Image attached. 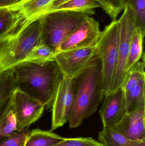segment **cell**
Instances as JSON below:
<instances>
[{
  "instance_id": "6da1fadb",
  "label": "cell",
  "mask_w": 145,
  "mask_h": 146,
  "mask_svg": "<svg viewBox=\"0 0 145 146\" xmlns=\"http://www.w3.org/2000/svg\"><path fill=\"white\" fill-rule=\"evenodd\" d=\"M73 104L68 122L70 128L80 127L98 110L105 97L102 64L98 56L73 78Z\"/></svg>"
},
{
  "instance_id": "7a4b0ae2",
  "label": "cell",
  "mask_w": 145,
  "mask_h": 146,
  "mask_svg": "<svg viewBox=\"0 0 145 146\" xmlns=\"http://www.w3.org/2000/svg\"><path fill=\"white\" fill-rule=\"evenodd\" d=\"M12 69L16 88L45 106L53 103L63 76L55 61L43 63L26 62Z\"/></svg>"
},
{
  "instance_id": "3957f363",
  "label": "cell",
  "mask_w": 145,
  "mask_h": 146,
  "mask_svg": "<svg viewBox=\"0 0 145 146\" xmlns=\"http://www.w3.org/2000/svg\"><path fill=\"white\" fill-rule=\"evenodd\" d=\"M42 18L26 21L0 37V75L21 63L41 43Z\"/></svg>"
},
{
  "instance_id": "277c9868",
  "label": "cell",
  "mask_w": 145,
  "mask_h": 146,
  "mask_svg": "<svg viewBox=\"0 0 145 146\" xmlns=\"http://www.w3.org/2000/svg\"><path fill=\"white\" fill-rule=\"evenodd\" d=\"M89 15L72 12H56L42 18L41 42L55 53Z\"/></svg>"
},
{
  "instance_id": "5b68a950",
  "label": "cell",
  "mask_w": 145,
  "mask_h": 146,
  "mask_svg": "<svg viewBox=\"0 0 145 146\" xmlns=\"http://www.w3.org/2000/svg\"><path fill=\"white\" fill-rule=\"evenodd\" d=\"M120 25L118 20H112L101 31L96 44L97 56L102 64L103 87L105 96L111 92L115 81L119 59Z\"/></svg>"
},
{
  "instance_id": "8992f818",
  "label": "cell",
  "mask_w": 145,
  "mask_h": 146,
  "mask_svg": "<svg viewBox=\"0 0 145 146\" xmlns=\"http://www.w3.org/2000/svg\"><path fill=\"white\" fill-rule=\"evenodd\" d=\"M118 66L111 92L121 87L126 76L125 68L134 31L137 25V15L133 3L126 0L121 17Z\"/></svg>"
},
{
  "instance_id": "52a82bcc",
  "label": "cell",
  "mask_w": 145,
  "mask_h": 146,
  "mask_svg": "<svg viewBox=\"0 0 145 146\" xmlns=\"http://www.w3.org/2000/svg\"><path fill=\"white\" fill-rule=\"evenodd\" d=\"M144 61H139L126 74L121 87L125 95L127 113L145 107Z\"/></svg>"
},
{
  "instance_id": "ba28073f",
  "label": "cell",
  "mask_w": 145,
  "mask_h": 146,
  "mask_svg": "<svg viewBox=\"0 0 145 146\" xmlns=\"http://www.w3.org/2000/svg\"><path fill=\"white\" fill-rule=\"evenodd\" d=\"M12 107L17 120V131H20L29 128L41 118L45 106L16 88L12 97Z\"/></svg>"
},
{
  "instance_id": "9c48e42d",
  "label": "cell",
  "mask_w": 145,
  "mask_h": 146,
  "mask_svg": "<svg viewBox=\"0 0 145 146\" xmlns=\"http://www.w3.org/2000/svg\"><path fill=\"white\" fill-rule=\"evenodd\" d=\"M97 55L96 45L56 53L55 61L63 76L73 78L85 69Z\"/></svg>"
},
{
  "instance_id": "30bf717a",
  "label": "cell",
  "mask_w": 145,
  "mask_h": 146,
  "mask_svg": "<svg viewBox=\"0 0 145 146\" xmlns=\"http://www.w3.org/2000/svg\"><path fill=\"white\" fill-rule=\"evenodd\" d=\"M73 78L63 76L57 89L52 107L51 131L68 121L73 104Z\"/></svg>"
},
{
  "instance_id": "8fae6325",
  "label": "cell",
  "mask_w": 145,
  "mask_h": 146,
  "mask_svg": "<svg viewBox=\"0 0 145 146\" xmlns=\"http://www.w3.org/2000/svg\"><path fill=\"white\" fill-rule=\"evenodd\" d=\"M101 33L99 21L88 16L80 27L61 44L58 52L94 46Z\"/></svg>"
},
{
  "instance_id": "7c38bea8",
  "label": "cell",
  "mask_w": 145,
  "mask_h": 146,
  "mask_svg": "<svg viewBox=\"0 0 145 146\" xmlns=\"http://www.w3.org/2000/svg\"><path fill=\"white\" fill-rule=\"evenodd\" d=\"M104 97L99 110L103 127L113 128L127 113L125 95L121 87Z\"/></svg>"
},
{
  "instance_id": "4fadbf2b",
  "label": "cell",
  "mask_w": 145,
  "mask_h": 146,
  "mask_svg": "<svg viewBox=\"0 0 145 146\" xmlns=\"http://www.w3.org/2000/svg\"><path fill=\"white\" fill-rule=\"evenodd\" d=\"M112 128L129 139H145V107L127 113Z\"/></svg>"
},
{
  "instance_id": "5bb4252c",
  "label": "cell",
  "mask_w": 145,
  "mask_h": 146,
  "mask_svg": "<svg viewBox=\"0 0 145 146\" xmlns=\"http://www.w3.org/2000/svg\"><path fill=\"white\" fill-rule=\"evenodd\" d=\"M56 0H24L10 9L19 11L27 20L42 18L48 14Z\"/></svg>"
},
{
  "instance_id": "9a60e30c",
  "label": "cell",
  "mask_w": 145,
  "mask_h": 146,
  "mask_svg": "<svg viewBox=\"0 0 145 146\" xmlns=\"http://www.w3.org/2000/svg\"><path fill=\"white\" fill-rule=\"evenodd\" d=\"M15 88L14 76L12 73L7 72L0 75V126L12 107V97Z\"/></svg>"
},
{
  "instance_id": "2e32d148",
  "label": "cell",
  "mask_w": 145,
  "mask_h": 146,
  "mask_svg": "<svg viewBox=\"0 0 145 146\" xmlns=\"http://www.w3.org/2000/svg\"><path fill=\"white\" fill-rule=\"evenodd\" d=\"M98 139L104 146H145V139H129L112 128H103L99 132Z\"/></svg>"
},
{
  "instance_id": "e0dca14e",
  "label": "cell",
  "mask_w": 145,
  "mask_h": 146,
  "mask_svg": "<svg viewBox=\"0 0 145 146\" xmlns=\"http://www.w3.org/2000/svg\"><path fill=\"white\" fill-rule=\"evenodd\" d=\"M145 35V32L140 27H136L133 33L126 63V75L133 68L143 56V43Z\"/></svg>"
},
{
  "instance_id": "ac0fdd59",
  "label": "cell",
  "mask_w": 145,
  "mask_h": 146,
  "mask_svg": "<svg viewBox=\"0 0 145 146\" xmlns=\"http://www.w3.org/2000/svg\"><path fill=\"white\" fill-rule=\"evenodd\" d=\"M64 138L51 130L46 131L39 128L30 131L24 146H53L64 140Z\"/></svg>"
},
{
  "instance_id": "d6986e66",
  "label": "cell",
  "mask_w": 145,
  "mask_h": 146,
  "mask_svg": "<svg viewBox=\"0 0 145 146\" xmlns=\"http://www.w3.org/2000/svg\"><path fill=\"white\" fill-rule=\"evenodd\" d=\"M98 8H100V6L94 0H71L61 6L52 9L48 13L56 12H72L91 16L96 14L95 9Z\"/></svg>"
},
{
  "instance_id": "ffe728a7",
  "label": "cell",
  "mask_w": 145,
  "mask_h": 146,
  "mask_svg": "<svg viewBox=\"0 0 145 146\" xmlns=\"http://www.w3.org/2000/svg\"><path fill=\"white\" fill-rule=\"evenodd\" d=\"M27 21L18 10L0 8V37Z\"/></svg>"
},
{
  "instance_id": "44dd1931",
  "label": "cell",
  "mask_w": 145,
  "mask_h": 146,
  "mask_svg": "<svg viewBox=\"0 0 145 146\" xmlns=\"http://www.w3.org/2000/svg\"><path fill=\"white\" fill-rule=\"evenodd\" d=\"M56 54L41 42L33 48L22 62H28L43 63L55 61Z\"/></svg>"
},
{
  "instance_id": "7402d4cb",
  "label": "cell",
  "mask_w": 145,
  "mask_h": 146,
  "mask_svg": "<svg viewBox=\"0 0 145 146\" xmlns=\"http://www.w3.org/2000/svg\"><path fill=\"white\" fill-rule=\"evenodd\" d=\"M100 6L112 20L117 19L123 11L126 0H94Z\"/></svg>"
},
{
  "instance_id": "603a6c76",
  "label": "cell",
  "mask_w": 145,
  "mask_h": 146,
  "mask_svg": "<svg viewBox=\"0 0 145 146\" xmlns=\"http://www.w3.org/2000/svg\"><path fill=\"white\" fill-rule=\"evenodd\" d=\"M17 129V120L11 107L7 112L0 126V140L11 135Z\"/></svg>"
},
{
  "instance_id": "cb8c5ba5",
  "label": "cell",
  "mask_w": 145,
  "mask_h": 146,
  "mask_svg": "<svg viewBox=\"0 0 145 146\" xmlns=\"http://www.w3.org/2000/svg\"><path fill=\"white\" fill-rule=\"evenodd\" d=\"M29 128L16 131L11 135L0 140V146H24Z\"/></svg>"
},
{
  "instance_id": "d4e9b609",
  "label": "cell",
  "mask_w": 145,
  "mask_h": 146,
  "mask_svg": "<svg viewBox=\"0 0 145 146\" xmlns=\"http://www.w3.org/2000/svg\"><path fill=\"white\" fill-rule=\"evenodd\" d=\"M53 146H104L91 137L64 138V140Z\"/></svg>"
},
{
  "instance_id": "484cf974",
  "label": "cell",
  "mask_w": 145,
  "mask_h": 146,
  "mask_svg": "<svg viewBox=\"0 0 145 146\" xmlns=\"http://www.w3.org/2000/svg\"><path fill=\"white\" fill-rule=\"evenodd\" d=\"M137 15V25L145 32V0H134L133 3Z\"/></svg>"
},
{
  "instance_id": "4316f807",
  "label": "cell",
  "mask_w": 145,
  "mask_h": 146,
  "mask_svg": "<svg viewBox=\"0 0 145 146\" xmlns=\"http://www.w3.org/2000/svg\"><path fill=\"white\" fill-rule=\"evenodd\" d=\"M24 0H0V8H11Z\"/></svg>"
},
{
  "instance_id": "83f0119b",
  "label": "cell",
  "mask_w": 145,
  "mask_h": 146,
  "mask_svg": "<svg viewBox=\"0 0 145 146\" xmlns=\"http://www.w3.org/2000/svg\"><path fill=\"white\" fill-rule=\"evenodd\" d=\"M70 1H71V0H56L55 2L54 3L53 5L52 6L50 9L53 8L55 7L61 6V5H63V4H64V3H66ZM50 9L49 10V11H50Z\"/></svg>"
},
{
  "instance_id": "f1b7e54d",
  "label": "cell",
  "mask_w": 145,
  "mask_h": 146,
  "mask_svg": "<svg viewBox=\"0 0 145 146\" xmlns=\"http://www.w3.org/2000/svg\"><path fill=\"white\" fill-rule=\"evenodd\" d=\"M129 1H130L132 3H133V2L134 1V0H129Z\"/></svg>"
}]
</instances>
